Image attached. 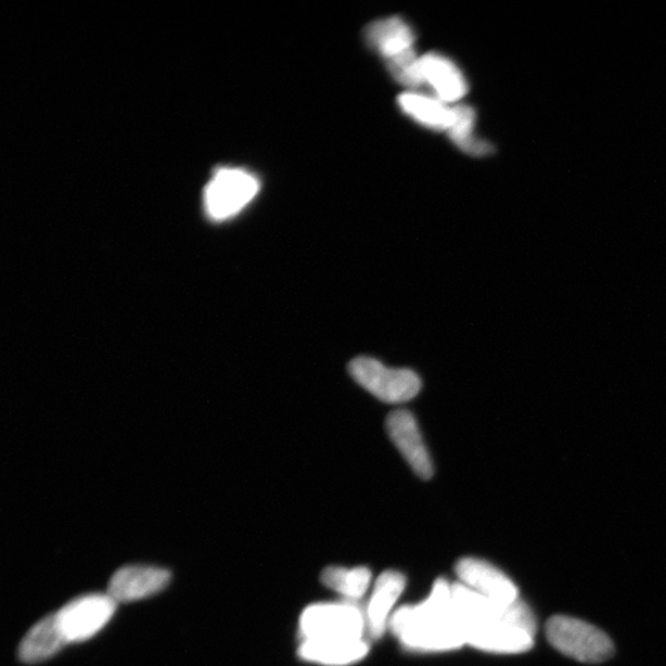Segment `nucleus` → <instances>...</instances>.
<instances>
[{
    "mask_svg": "<svg viewBox=\"0 0 666 666\" xmlns=\"http://www.w3.org/2000/svg\"><path fill=\"white\" fill-rule=\"evenodd\" d=\"M321 581L326 588L342 593L349 600L364 597L372 581V572L364 566L348 569L342 566H330L321 574Z\"/></svg>",
    "mask_w": 666,
    "mask_h": 666,
    "instance_id": "f3484780",
    "label": "nucleus"
},
{
    "mask_svg": "<svg viewBox=\"0 0 666 666\" xmlns=\"http://www.w3.org/2000/svg\"><path fill=\"white\" fill-rule=\"evenodd\" d=\"M348 373L374 398L389 405L409 402L422 389L421 377L411 369L389 368L372 357L353 359L348 364Z\"/></svg>",
    "mask_w": 666,
    "mask_h": 666,
    "instance_id": "20e7f679",
    "label": "nucleus"
},
{
    "mask_svg": "<svg viewBox=\"0 0 666 666\" xmlns=\"http://www.w3.org/2000/svg\"><path fill=\"white\" fill-rule=\"evenodd\" d=\"M369 645L363 641L355 642H303L299 648L300 658L306 662L329 666H342L364 658Z\"/></svg>",
    "mask_w": 666,
    "mask_h": 666,
    "instance_id": "dca6fc26",
    "label": "nucleus"
},
{
    "mask_svg": "<svg viewBox=\"0 0 666 666\" xmlns=\"http://www.w3.org/2000/svg\"><path fill=\"white\" fill-rule=\"evenodd\" d=\"M456 572L464 587L486 599L501 604H515L520 601L514 581L488 562L478 558H464L458 562Z\"/></svg>",
    "mask_w": 666,
    "mask_h": 666,
    "instance_id": "9d476101",
    "label": "nucleus"
},
{
    "mask_svg": "<svg viewBox=\"0 0 666 666\" xmlns=\"http://www.w3.org/2000/svg\"><path fill=\"white\" fill-rule=\"evenodd\" d=\"M405 576L399 572H385L375 582L371 601L367 609V628L373 638L383 636L389 615L396 601L399 600L404 589Z\"/></svg>",
    "mask_w": 666,
    "mask_h": 666,
    "instance_id": "ddd939ff",
    "label": "nucleus"
},
{
    "mask_svg": "<svg viewBox=\"0 0 666 666\" xmlns=\"http://www.w3.org/2000/svg\"><path fill=\"white\" fill-rule=\"evenodd\" d=\"M452 595L466 644L499 654L525 653L534 646L536 618L524 601L501 604L461 582L452 584Z\"/></svg>",
    "mask_w": 666,
    "mask_h": 666,
    "instance_id": "f257e3e1",
    "label": "nucleus"
},
{
    "mask_svg": "<svg viewBox=\"0 0 666 666\" xmlns=\"http://www.w3.org/2000/svg\"><path fill=\"white\" fill-rule=\"evenodd\" d=\"M169 580L170 573L157 566H125L113 575L107 595L115 602L137 601L164 590Z\"/></svg>",
    "mask_w": 666,
    "mask_h": 666,
    "instance_id": "9b49d317",
    "label": "nucleus"
},
{
    "mask_svg": "<svg viewBox=\"0 0 666 666\" xmlns=\"http://www.w3.org/2000/svg\"><path fill=\"white\" fill-rule=\"evenodd\" d=\"M367 40L388 60L390 72L404 86H422L420 57L417 56L415 35L410 26L399 17L377 21L367 28Z\"/></svg>",
    "mask_w": 666,
    "mask_h": 666,
    "instance_id": "7ed1b4c3",
    "label": "nucleus"
},
{
    "mask_svg": "<svg viewBox=\"0 0 666 666\" xmlns=\"http://www.w3.org/2000/svg\"><path fill=\"white\" fill-rule=\"evenodd\" d=\"M399 104L411 118L431 129L449 131L456 120V106L448 107L439 99L405 93L399 97Z\"/></svg>",
    "mask_w": 666,
    "mask_h": 666,
    "instance_id": "2eb2a0df",
    "label": "nucleus"
},
{
    "mask_svg": "<svg viewBox=\"0 0 666 666\" xmlns=\"http://www.w3.org/2000/svg\"><path fill=\"white\" fill-rule=\"evenodd\" d=\"M475 114L470 106H456V120L449 137L456 142V145L461 148L471 155L484 156L492 151L488 142L482 141L474 137Z\"/></svg>",
    "mask_w": 666,
    "mask_h": 666,
    "instance_id": "a211bd4d",
    "label": "nucleus"
},
{
    "mask_svg": "<svg viewBox=\"0 0 666 666\" xmlns=\"http://www.w3.org/2000/svg\"><path fill=\"white\" fill-rule=\"evenodd\" d=\"M68 644L56 614L49 615L36 624L23 639L20 658L24 663H40L59 653Z\"/></svg>",
    "mask_w": 666,
    "mask_h": 666,
    "instance_id": "4468645a",
    "label": "nucleus"
},
{
    "mask_svg": "<svg viewBox=\"0 0 666 666\" xmlns=\"http://www.w3.org/2000/svg\"><path fill=\"white\" fill-rule=\"evenodd\" d=\"M420 74L422 84H427L434 89L439 101L456 102L468 92L462 72L452 61L438 53H428L420 57Z\"/></svg>",
    "mask_w": 666,
    "mask_h": 666,
    "instance_id": "f8f14e48",
    "label": "nucleus"
},
{
    "mask_svg": "<svg viewBox=\"0 0 666 666\" xmlns=\"http://www.w3.org/2000/svg\"><path fill=\"white\" fill-rule=\"evenodd\" d=\"M386 432L392 443L398 449L405 461L422 481L434 476L435 468L431 454L422 437L418 420L409 410L392 411L386 418Z\"/></svg>",
    "mask_w": 666,
    "mask_h": 666,
    "instance_id": "1a4fd4ad",
    "label": "nucleus"
},
{
    "mask_svg": "<svg viewBox=\"0 0 666 666\" xmlns=\"http://www.w3.org/2000/svg\"><path fill=\"white\" fill-rule=\"evenodd\" d=\"M392 632L411 651L458 650L465 637L454 607L452 585L439 579L430 598L417 606H404L390 617Z\"/></svg>",
    "mask_w": 666,
    "mask_h": 666,
    "instance_id": "f03ea898",
    "label": "nucleus"
},
{
    "mask_svg": "<svg viewBox=\"0 0 666 666\" xmlns=\"http://www.w3.org/2000/svg\"><path fill=\"white\" fill-rule=\"evenodd\" d=\"M110 595L91 593L68 602L56 612L63 635L68 643L85 642L110 623L116 610Z\"/></svg>",
    "mask_w": 666,
    "mask_h": 666,
    "instance_id": "6e6552de",
    "label": "nucleus"
},
{
    "mask_svg": "<svg viewBox=\"0 0 666 666\" xmlns=\"http://www.w3.org/2000/svg\"><path fill=\"white\" fill-rule=\"evenodd\" d=\"M546 636L558 652L580 663L606 662L614 654V643L610 637L598 627L578 618L568 616L549 618Z\"/></svg>",
    "mask_w": 666,
    "mask_h": 666,
    "instance_id": "39448f33",
    "label": "nucleus"
},
{
    "mask_svg": "<svg viewBox=\"0 0 666 666\" xmlns=\"http://www.w3.org/2000/svg\"><path fill=\"white\" fill-rule=\"evenodd\" d=\"M367 618L354 604H317L303 612L300 632L304 642L362 641Z\"/></svg>",
    "mask_w": 666,
    "mask_h": 666,
    "instance_id": "423d86ee",
    "label": "nucleus"
},
{
    "mask_svg": "<svg viewBox=\"0 0 666 666\" xmlns=\"http://www.w3.org/2000/svg\"><path fill=\"white\" fill-rule=\"evenodd\" d=\"M258 191V179L247 170L219 169L205 189L206 213L215 220L231 218L245 208Z\"/></svg>",
    "mask_w": 666,
    "mask_h": 666,
    "instance_id": "0eeeda50",
    "label": "nucleus"
}]
</instances>
